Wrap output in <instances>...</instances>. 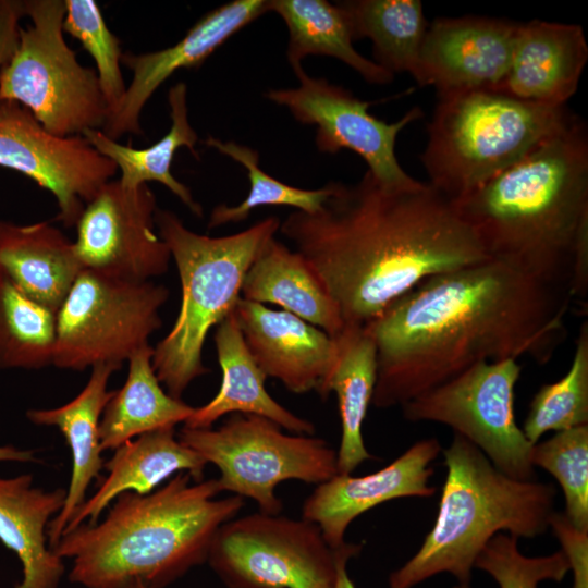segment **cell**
<instances>
[{"instance_id":"1","label":"cell","mask_w":588,"mask_h":588,"mask_svg":"<svg viewBox=\"0 0 588 588\" xmlns=\"http://www.w3.org/2000/svg\"><path fill=\"white\" fill-rule=\"evenodd\" d=\"M572 299L491 258L424 280L366 324L377 348L371 405L402 406L480 362L547 363Z\"/></svg>"},{"instance_id":"2","label":"cell","mask_w":588,"mask_h":588,"mask_svg":"<svg viewBox=\"0 0 588 588\" xmlns=\"http://www.w3.org/2000/svg\"><path fill=\"white\" fill-rule=\"evenodd\" d=\"M320 209L280 223L335 303L344 326H366L424 280L488 259L454 203L428 183L397 188L366 171L329 182Z\"/></svg>"},{"instance_id":"3","label":"cell","mask_w":588,"mask_h":588,"mask_svg":"<svg viewBox=\"0 0 588 588\" xmlns=\"http://www.w3.org/2000/svg\"><path fill=\"white\" fill-rule=\"evenodd\" d=\"M453 203L489 258L569 293L578 235L588 225L584 120Z\"/></svg>"},{"instance_id":"4","label":"cell","mask_w":588,"mask_h":588,"mask_svg":"<svg viewBox=\"0 0 588 588\" xmlns=\"http://www.w3.org/2000/svg\"><path fill=\"white\" fill-rule=\"evenodd\" d=\"M174 475L151 493L125 492L103 519L64 532L52 548L72 560L69 580L84 588H117L140 581L164 588L207 562L219 528L244 507L238 495L217 498L216 478Z\"/></svg>"},{"instance_id":"5","label":"cell","mask_w":588,"mask_h":588,"mask_svg":"<svg viewBox=\"0 0 588 588\" xmlns=\"http://www.w3.org/2000/svg\"><path fill=\"white\" fill-rule=\"evenodd\" d=\"M442 453L446 477L434 524L418 551L390 574V588H414L442 573L470 584L491 538L542 535L555 512L553 485L505 475L465 438L454 433Z\"/></svg>"},{"instance_id":"6","label":"cell","mask_w":588,"mask_h":588,"mask_svg":"<svg viewBox=\"0 0 588 588\" xmlns=\"http://www.w3.org/2000/svg\"><path fill=\"white\" fill-rule=\"evenodd\" d=\"M280 223L269 217L242 232L210 237L187 229L172 211L157 209V232L175 262L182 287L175 322L152 354L158 380L172 397L181 400L195 379L209 372L203 363L206 338L234 310L247 270Z\"/></svg>"},{"instance_id":"7","label":"cell","mask_w":588,"mask_h":588,"mask_svg":"<svg viewBox=\"0 0 588 588\" xmlns=\"http://www.w3.org/2000/svg\"><path fill=\"white\" fill-rule=\"evenodd\" d=\"M420 155L428 184L450 200L470 193L518 161L576 118L494 89L437 95Z\"/></svg>"},{"instance_id":"8","label":"cell","mask_w":588,"mask_h":588,"mask_svg":"<svg viewBox=\"0 0 588 588\" xmlns=\"http://www.w3.org/2000/svg\"><path fill=\"white\" fill-rule=\"evenodd\" d=\"M32 24L20 30L17 48L0 71V101L25 107L60 137L101 130L109 108L97 73L83 66L63 37L64 0H26Z\"/></svg>"},{"instance_id":"9","label":"cell","mask_w":588,"mask_h":588,"mask_svg":"<svg viewBox=\"0 0 588 588\" xmlns=\"http://www.w3.org/2000/svg\"><path fill=\"white\" fill-rule=\"evenodd\" d=\"M185 445L215 465L222 491L256 502L259 512L280 514L277 487L287 480L320 485L338 474L336 451L314 434L285 433L269 418L235 413L218 428L183 427Z\"/></svg>"},{"instance_id":"10","label":"cell","mask_w":588,"mask_h":588,"mask_svg":"<svg viewBox=\"0 0 588 588\" xmlns=\"http://www.w3.org/2000/svg\"><path fill=\"white\" fill-rule=\"evenodd\" d=\"M362 548L333 549L310 520L256 512L219 528L207 563L228 588H334L341 562Z\"/></svg>"},{"instance_id":"11","label":"cell","mask_w":588,"mask_h":588,"mask_svg":"<svg viewBox=\"0 0 588 588\" xmlns=\"http://www.w3.org/2000/svg\"><path fill=\"white\" fill-rule=\"evenodd\" d=\"M169 290L152 281L112 279L84 269L57 313L54 366L81 371L122 366L162 324Z\"/></svg>"},{"instance_id":"12","label":"cell","mask_w":588,"mask_h":588,"mask_svg":"<svg viewBox=\"0 0 588 588\" xmlns=\"http://www.w3.org/2000/svg\"><path fill=\"white\" fill-rule=\"evenodd\" d=\"M515 359L480 362L402 405L409 421L443 424L476 445L505 475L535 480L532 444L517 425Z\"/></svg>"},{"instance_id":"13","label":"cell","mask_w":588,"mask_h":588,"mask_svg":"<svg viewBox=\"0 0 588 588\" xmlns=\"http://www.w3.org/2000/svg\"><path fill=\"white\" fill-rule=\"evenodd\" d=\"M295 88L269 89L265 97L286 107L303 124L316 125V146L320 152L336 154L350 149L368 164V171L383 185L409 188L421 182L408 175L395 156L399 133L422 117L418 107L399 121L387 123L370 114L373 101L362 100L342 86L324 78L310 77L303 68L294 71Z\"/></svg>"},{"instance_id":"14","label":"cell","mask_w":588,"mask_h":588,"mask_svg":"<svg viewBox=\"0 0 588 588\" xmlns=\"http://www.w3.org/2000/svg\"><path fill=\"white\" fill-rule=\"evenodd\" d=\"M0 166L49 191L65 226L76 225L86 204L118 172L83 135L56 136L25 107L9 100L0 101Z\"/></svg>"},{"instance_id":"15","label":"cell","mask_w":588,"mask_h":588,"mask_svg":"<svg viewBox=\"0 0 588 588\" xmlns=\"http://www.w3.org/2000/svg\"><path fill=\"white\" fill-rule=\"evenodd\" d=\"M156 196L147 184L106 183L86 204L74 242L83 269L112 279L145 282L168 271L171 254L155 230Z\"/></svg>"},{"instance_id":"16","label":"cell","mask_w":588,"mask_h":588,"mask_svg":"<svg viewBox=\"0 0 588 588\" xmlns=\"http://www.w3.org/2000/svg\"><path fill=\"white\" fill-rule=\"evenodd\" d=\"M520 22L487 17H439L428 24L416 83L437 95L495 89L504 78Z\"/></svg>"},{"instance_id":"17","label":"cell","mask_w":588,"mask_h":588,"mask_svg":"<svg viewBox=\"0 0 588 588\" xmlns=\"http://www.w3.org/2000/svg\"><path fill=\"white\" fill-rule=\"evenodd\" d=\"M442 451L436 438L419 440L383 468L365 476L336 474L317 485L305 499L302 517L321 529L327 542L339 549L352 522L367 511L394 499L430 498L432 462Z\"/></svg>"},{"instance_id":"18","label":"cell","mask_w":588,"mask_h":588,"mask_svg":"<svg viewBox=\"0 0 588 588\" xmlns=\"http://www.w3.org/2000/svg\"><path fill=\"white\" fill-rule=\"evenodd\" d=\"M268 11L267 0H234L205 14L175 45L154 52L122 56L132 79L100 130L118 140L142 135L140 112L157 88L179 69L199 66L231 36Z\"/></svg>"},{"instance_id":"19","label":"cell","mask_w":588,"mask_h":588,"mask_svg":"<svg viewBox=\"0 0 588 588\" xmlns=\"http://www.w3.org/2000/svg\"><path fill=\"white\" fill-rule=\"evenodd\" d=\"M234 314L245 344L266 377L297 394L321 393L338 358L333 336L285 310L240 298Z\"/></svg>"},{"instance_id":"20","label":"cell","mask_w":588,"mask_h":588,"mask_svg":"<svg viewBox=\"0 0 588 588\" xmlns=\"http://www.w3.org/2000/svg\"><path fill=\"white\" fill-rule=\"evenodd\" d=\"M587 60L588 45L580 25L520 22L507 72L494 90L544 106H566Z\"/></svg>"},{"instance_id":"21","label":"cell","mask_w":588,"mask_h":588,"mask_svg":"<svg viewBox=\"0 0 588 588\" xmlns=\"http://www.w3.org/2000/svg\"><path fill=\"white\" fill-rule=\"evenodd\" d=\"M206 465L199 453L179 440L175 427L143 433L114 449L111 458L103 464L108 475L77 509L63 534L84 523H97L103 511L125 492L151 493L179 473H187L194 481H201Z\"/></svg>"},{"instance_id":"22","label":"cell","mask_w":588,"mask_h":588,"mask_svg":"<svg viewBox=\"0 0 588 588\" xmlns=\"http://www.w3.org/2000/svg\"><path fill=\"white\" fill-rule=\"evenodd\" d=\"M120 368L121 366L113 364L96 365L91 367L84 389L69 403L56 408L29 409L26 413V417L35 425L57 427L72 456L71 478L64 504L47 529L51 549L59 542L69 522L86 500L89 485L94 479H99L103 468L99 424L102 412L115 391L108 390L109 379Z\"/></svg>"},{"instance_id":"23","label":"cell","mask_w":588,"mask_h":588,"mask_svg":"<svg viewBox=\"0 0 588 588\" xmlns=\"http://www.w3.org/2000/svg\"><path fill=\"white\" fill-rule=\"evenodd\" d=\"M33 481L28 474L0 476V541L22 566L14 588H59L65 567L49 547L47 529L64 504L66 489L46 491Z\"/></svg>"},{"instance_id":"24","label":"cell","mask_w":588,"mask_h":588,"mask_svg":"<svg viewBox=\"0 0 588 588\" xmlns=\"http://www.w3.org/2000/svg\"><path fill=\"white\" fill-rule=\"evenodd\" d=\"M213 341L222 373L219 391L207 404L195 407L184 427L212 428L221 417L241 413L269 418L291 433L314 434L313 422L290 412L266 390L267 377L245 344L234 310L217 326Z\"/></svg>"},{"instance_id":"25","label":"cell","mask_w":588,"mask_h":588,"mask_svg":"<svg viewBox=\"0 0 588 588\" xmlns=\"http://www.w3.org/2000/svg\"><path fill=\"white\" fill-rule=\"evenodd\" d=\"M0 268L24 294L56 314L84 270L74 243L48 222L0 221Z\"/></svg>"},{"instance_id":"26","label":"cell","mask_w":588,"mask_h":588,"mask_svg":"<svg viewBox=\"0 0 588 588\" xmlns=\"http://www.w3.org/2000/svg\"><path fill=\"white\" fill-rule=\"evenodd\" d=\"M241 298L278 305L333 338L344 327L335 303L305 259L275 237L264 245L247 270Z\"/></svg>"},{"instance_id":"27","label":"cell","mask_w":588,"mask_h":588,"mask_svg":"<svg viewBox=\"0 0 588 588\" xmlns=\"http://www.w3.org/2000/svg\"><path fill=\"white\" fill-rule=\"evenodd\" d=\"M334 339L336 363L319 395H336L342 429L338 474L350 475L373 458L366 449L362 428L377 380V348L367 326H344Z\"/></svg>"},{"instance_id":"28","label":"cell","mask_w":588,"mask_h":588,"mask_svg":"<svg viewBox=\"0 0 588 588\" xmlns=\"http://www.w3.org/2000/svg\"><path fill=\"white\" fill-rule=\"evenodd\" d=\"M154 347L147 345L128 358L123 387L114 391L99 424L102 451L149 431L185 422L195 407L174 399L161 387L152 367Z\"/></svg>"},{"instance_id":"29","label":"cell","mask_w":588,"mask_h":588,"mask_svg":"<svg viewBox=\"0 0 588 588\" xmlns=\"http://www.w3.org/2000/svg\"><path fill=\"white\" fill-rule=\"evenodd\" d=\"M268 11L279 14L289 29L287 60L296 71L309 54L335 58L369 84H390L394 75L362 56L353 46L348 19L336 2L326 0H269Z\"/></svg>"},{"instance_id":"30","label":"cell","mask_w":588,"mask_h":588,"mask_svg":"<svg viewBox=\"0 0 588 588\" xmlns=\"http://www.w3.org/2000/svg\"><path fill=\"white\" fill-rule=\"evenodd\" d=\"M171 127L157 143L143 149L122 145L106 136L100 130H87L83 136L121 171L119 179L125 188H136L156 181L167 186L195 216H203L201 206L195 201L189 188L171 173L176 150L187 147L196 156L198 136L188 120L187 87L177 83L168 93Z\"/></svg>"},{"instance_id":"31","label":"cell","mask_w":588,"mask_h":588,"mask_svg":"<svg viewBox=\"0 0 588 588\" xmlns=\"http://www.w3.org/2000/svg\"><path fill=\"white\" fill-rule=\"evenodd\" d=\"M345 12L353 39L372 42L375 62L392 73L406 72L415 79L420 48L427 32L419 0H347Z\"/></svg>"},{"instance_id":"32","label":"cell","mask_w":588,"mask_h":588,"mask_svg":"<svg viewBox=\"0 0 588 588\" xmlns=\"http://www.w3.org/2000/svg\"><path fill=\"white\" fill-rule=\"evenodd\" d=\"M57 314L24 294L0 268V368L53 364Z\"/></svg>"},{"instance_id":"33","label":"cell","mask_w":588,"mask_h":588,"mask_svg":"<svg viewBox=\"0 0 588 588\" xmlns=\"http://www.w3.org/2000/svg\"><path fill=\"white\" fill-rule=\"evenodd\" d=\"M588 425V322L579 329L567 373L543 384L534 395L522 428L535 444L548 431H563Z\"/></svg>"},{"instance_id":"34","label":"cell","mask_w":588,"mask_h":588,"mask_svg":"<svg viewBox=\"0 0 588 588\" xmlns=\"http://www.w3.org/2000/svg\"><path fill=\"white\" fill-rule=\"evenodd\" d=\"M204 143L243 164L250 182L249 193L242 203L234 206L221 204L212 209L209 229L238 223L247 219L252 210L261 206H290L313 213L320 209L330 193L329 183L317 189H304L280 182L260 168L259 154L245 145L222 142L212 136Z\"/></svg>"},{"instance_id":"35","label":"cell","mask_w":588,"mask_h":588,"mask_svg":"<svg viewBox=\"0 0 588 588\" xmlns=\"http://www.w3.org/2000/svg\"><path fill=\"white\" fill-rule=\"evenodd\" d=\"M530 460L534 467L543 468L559 482L564 515L575 527L588 530V425L532 444Z\"/></svg>"},{"instance_id":"36","label":"cell","mask_w":588,"mask_h":588,"mask_svg":"<svg viewBox=\"0 0 588 588\" xmlns=\"http://www.w3.org/2000/svg\"><path fill=\"white\" fill-rule=\"evenodd\" d=\"M63 32L76 38L91 56L97 68L100 89L109 113L126 91L121 62L120 40L108 28L99 5L94 0H64Z\"/></svg>"},{"instance_id":"37","label":"cell","mask_w":588,"mask_h":588,"mask_svg":"<svg viewBox=\"0 0 588 588\" xmlns=\"http://www.w3.org/2000/svg\"><path fill=\"white\" fill-rule=\"evenodd\" d=\"M475 568L490 575L499 588H538L543 580H563L569 572L562 550L527 556L518 548V538L505 532L490 539L477 558Z\"/></svg>"},{"instance_id":"38","label":"cell","mask_w":588,"mask_h":588,"mask_svg":"<svg viewBox=\"0 0 588 588\" xmlns=\"http://www.w3.org/2000/svg\"><path fill=\"white\" fill-rule=\"evenodd\" d=\"M549 528L559 540L573 572L572 588H588V530L575 527L561 512L552 514Z\"/></svg>"},{"instance_id":"39","label":"cell","mask_w":588,"mask_h":588,"mask_svg":"<svg viewBox=\"0 0 588 588\" xmlns=\"http://www.w3.org/2000/svg\"><path fill=\"white\" fill-rule=\"evenodd\" d=\"M25 15L24 0H0V71L17 48L21 30L19 23Z\"/></svg>"},{"instance_id":"40","label":"cell","mask_w":588,"mask_h":588,"mask_svg":"<svg viewBox=\"0 0 588 588\" xmlns=\"http://www.w3.org/2000/svg\"><path fill=\"white\" fill-rule=\"evenodd\" d=\"M0 462L34 463L38 462V460L32 450H21L12 445H0Z\"/></svg>"},{"instance_id":"41","label":"cell","mask_w":588,"mask_h":588,"mask_svg":"<svg viewBox=\"0 0 588 588\" xmlns=\"http://www.w3.org/2000/svg\"><path fill=\"white\" fill-rule=\"evenodd\" d=\"M348 559L343 560L339 566L338 578L334 588H356L348 576L347 563Z\"/></svg>"},{"instance_id":"42","label":"cell","mask_w":588,"mask_h":588,"mask_svg":"<svg viewBox=\"0 0 588 588\" xmlns=\"http://www.w3.org/2000/svg\"><path fill=\"white\" fill-rule=\"evenodd\" d=\"M117 588H146L140 581H132Z\"/></svg>"},{"instance_id":"43","label":"cell","mask_w":588,"mask_h":588,"mask_svg":"<svg viewBox=\"0 0 588 588\" xmlns=\"http://www.w3.org/2000/svg\"><path fill=\"white\" fill-rule=\"evenodd\" d=\"M453 588H473L470 584H460L457 583Z\"/></svg>"}]
</instances>
